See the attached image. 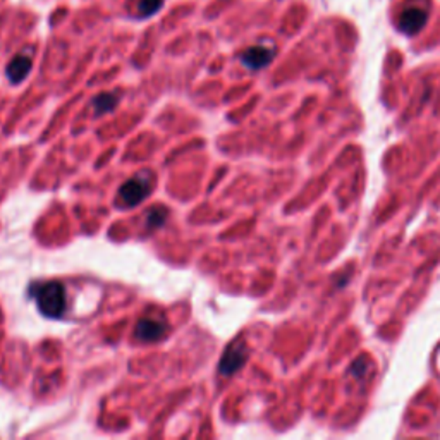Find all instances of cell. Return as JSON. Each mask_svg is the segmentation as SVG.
Listing matches in <instances>:
<instances>
[{"label":"cell","instance_id":"1","mask_svg":"<svg viewBox=\"0 0 440 440\" xmlns=\"http://www.w3.org/2000/svg\"><path fill=\"white\" fill-rule=\"evenodd\" d=\"M35 301H37L38 309L48 318H61L68 308L66 301V289L57 280H48V283L37 284L33 287Z\"/></svg>","mask_w":440,"mask_h":440},{"label":"cell","instance_id":"2","mask_svg":"<svg viewBox=\"0 0 440 440\" xmlns=\"http://www.w3.org/2000/svg\"><path fill=\"white\" fill-rule=\"evenodd\" d=\"M151 186H153V181L150 178H146L145 174H140L121 186L119 196H121V200L128 207H136L146 198Z\"/></svg>","mask_w":440,"mask_h":440},{"label":"cell","instance_id":"3","mask_svg":"<svg viewBox=\"0 0 440 440\" xmlns=\"http://www.w3.org/2000/svg\"><path fill=\"white\" fill-rule=\"evenodd\" d=\"M246 360H248V350L242 343H232L231 346L225 350L224 356H222L220 365H219V372L220 375L224 376H231L234 375L238 370H241L245 367Z\"/></svg>","mask_w":440,"mask_h":440},{"label":"cell","instance_id":"4","mask_svg":"<svg viewBox=\"0 0 440 440\" xmlns=\"http://www.w3.org/2000/svg\"><path fill=\"white\" fill-rule=\"evenodd\" d=\"M428 12L423 7H406L401 12L399 19H397V26L403 33L406 35H417L418 31L423 30V26L427 24Z\"/></svg>","mask_w":440,"mask_h":440},{"label":"cell","instance_id":"5","mask_svg":"<svg viewBox=\"0 0 440 440\" xmlns=\"http://www.w3.org/2000/svg\"><path fill=\"white\" fill-rule=\"evenodd\" d=\"M169 325L162 318H143L136 325V337L145 343H155L167 334Z\"/></svg>","mask_w":440,"mask_h":440},{"label":"cell","instance_id":"6","mask_svg":"<svg viewBox=\"0 0 440 440\" xmlns=\"http://www.w3.org/2000/svg\"><path fill=\"white\" fill-rule=\"evenodd\" d=\"M274 59V50L267 47H251L241 54V62L248 69H262L269 66Z\"/></svg>","mask_w":440,"mask_h":440},{"label":"cell","instance_id":"7","mask_svg":"<svg viewBox=\"0 0 440 440\" xmlns=\"http://www.w3.org/2000/svg\"><path fill=\"white\" fill-rule=\"evenodd\" d=\"M31 68H33V62H31L30 57H26V55H16L9 62V66H7L6 74L10 79V83L17 84L26 79L28 74L31 73Z\"/></svg>","mask_w":440,"mask_h":440},{"label":"cell","instance_id":"8","mask_svg":"<svg viewBox=\"0 0 440 440\" xmlns=\"http://www.w3.org/2000/svg\"><path fill=\"white\" fill-rule=\"evenodd\" d=\"M117 105V98L111 93H102L93 98V108L97 114H104V112H111L112 108Z\"/></svg>","mask_w":440,"mask_h":440},{"label":"cell","instance_id":"9","mask_svg":"<svg viewBox=\"0 0 440 440\" xmlns=\"http://www.w3.org/2000/svg\"><path fill=\"white\" fill-rule=\"evenodd\" d=\"M165 219H167V210L158 207V209H153L148 212L146 216V227L148 229H157L164 225Z\"/></svg>","mask_w":440,"mask_h":440},{"label":"cell","instance_id":"10","mask_svg":"<svg viewBox=\"0 0 440 440\" xmlns=\"http://www.w3.org/2000/svg\"><path fill=\"white\" fill-rule=\"evenodd\" d=\"M162 6H164V0H140L138 12L140 16H153L160 10Z\"/></svg>","mask_w":440,"mask_h":440}]
</instances>
